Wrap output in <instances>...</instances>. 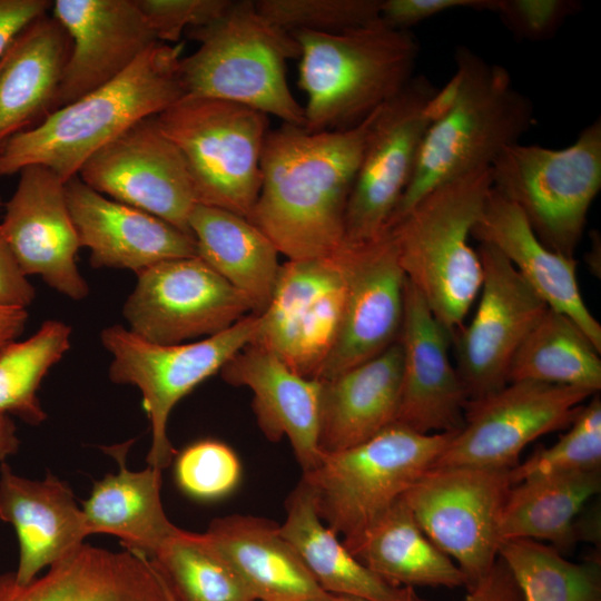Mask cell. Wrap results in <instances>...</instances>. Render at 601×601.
Listing matches in <instances>:
<instances>
[{"label": "cell", "mask_w": 601, "mask_h": 601, "mask_svg": "<svg viewBox=\"0 0 601 601\" xmlns=\"http://www.w3.org/2000/svg\"><path fill=\"white\" fill-rule=\"evenodd\" d=\"M505 563L522 601H601L597 562L574 563L550 545L530 539L501 542Z\"/></svg>", "instance_id": "cell-37"}, {"label": "cell", "mask_w": 601, "mask_h": 601, "mask_svg": "<svg viewBox=\"0 0 601 601\" xmlns=\"http://www.w3.org/2000/svg\"><path fill=\"white\" fill-rule=\"evenodd\" d=\"M225 382L253 392L257 424L272 442L286 436L303 473L315 469L318 446L322 382L292 371L275 355L246 345L220 370Z\"/></svg>", "instance_id": "cell-25"}, {"label": "cell", "mask_w": 601, "mask_h": 601, "mask_svg": "<svg viewBox=\"0 0 601 601\" xmlns=\"http://www.w3.org/2000/svg\"><path fill=\"white\" fill-rule=\"evenodd\" d=\"M169 590V589H168ZM169 597H170V601H176V599L174 598L173 593L170 592L169 590Z\"/></svg>", "instance_id": "cell-50"}, {"label": "cell", "mask_w": 601, "mask_h": 601, "mask_svg": "<svg viewBox=\"0 0 601 601\" xmlns=\"http://www.w3.org/2000/svg\"><path fill=\"white\" fill-rule=\"evenodd\" d=\"M187 35L199 47L180 59L185 96L240 104L304 127V108L286 79V63L299 58V45L265 18L253 0L231 1L219 18Z\"/></svg>", "instance_id": "cell-6"}, {"label": "cell", "mask_w": 601, "mask_h": 601, "mask_svg": "<svg viewBox=\"0 0 601 601\" xmlns=\"http://www.w3.org/2000/svg\"><path fill=\"white\" fill-rule=\"evenodd\" d=\"M318 601H367L361 598L348 597V595H338V594H326ZM463 601H477L475 598L466 595Z\"/></svg>", "instance_id": "cell-49"}, {"label": "cell", "mask_w": 601, "mask_h": 601, "mask_svg": "<svg viewBox=\"0 0 601 601\" xmlns=\"http://www.w3.org/2000/svg\"><path fill=\"white\" fill-rule=\"evenodd\" d=\"M571 428L550 447H540L510 470L511 484L532 475L598 470L601 466V400L582 406Z\"/></svg>", "instance_id": "cell-39"}, {"label": "cell", "mask_w": 601, "mask_h": 601, "mask_svg": "<svg viewBox=\"0 0 601 601\" xmlns=\"http://www.w3.org/2000/svg\"><path fill=\"white\" fill-rule=\"evenodd\" d=\"M347 295L339 332L318 381L328 380L385 351L398 339L406 277L392 239L344 244Z\"/></svg>", "instance_id": "cell-20"}, {"label": "cell", "mask_w": 601, "mask_h": 601, "mask_svg": "<svg viewBox=\"0 0 601 601\" xmlns=\"http://www.w3.org/2000/svg\"><path fill=\"white\" fill-rule=\"evenodd\" d=\"M49 0H0V56L29 22L51 10Z\"/></svg>", "instance_id": "cell-46"}, {"label": "cell", "mask_w": 601, "mask_h": 601, "mask_svg": "<svg viewBox=\"0 0 601 601\" xmlns=\"http://www.w3.org/2000/svg\"><path fill=\"white\" fill-rule=\"evenodd\" d=\"M181 48V43H155L115 80L13 137L0 152V179L30 165L51 169L65 183L77 176L102 146L185 96Z\"/></svg>", "instance_id": "cell-2"}, {"label": "cell", "mask_w": 601, "mask_h": 601, "mask_svg": "<svg viewBox=\"0 0 601 601\" xmlns=\"http://www.w3.org/2000/svg\"><path fill=\"white\" fill-rule=\"evenodd\" d=\"M588 390L536 382L508 383L470 400L464 423L433 466H476L511 470L535 439L570 425L593 396Z\"/></svg>", "instance_id": "cell-15"}, {"label": "cell", "mask_w": 601, "mask_h": 601, "mask_svg": "<svg viewBox=\"0 0 601 601\" xmlns=\"http://www.w3.org/2000/svg\"><path fill=\"white\" fill-rule=\"evenodd\" d=\"M401 372L397 339L377 356L321 381L318 446L323 454L363 443L395 423Z\"/></svg>", "instance_id": "cell-28"}, {"label": "cell", "mask_w": 601, "mask_h": 601, "mask_svg": "<svg viewBox=\"0 0 601 601\" xmlns=\"http://www.w3.org/2000/svg\"><path fill=\"white\" fill-rule=\"evenodd\" d=\"M283 538L326 593L367 601H425L413 588L382 579L358 561L318 516L314 493L300 477L285 502Z\"/></svg>", "instance_id": "cell-31"}, {"label": "cell", "mask_w": 601, "mask_h": 601, "mask_svg": "<svg viewBox=\"0 0 601 601\" xmlns=\"http://www.w3.org/2000/svg\"><path fill=\"white\" fill-rule=\"evenodd\" d=\"M148 559L176 601H256L205 533L178 529Z\"/></svg>", "instance_id": "cell-36"}, {"label": "cell", "mask_w": 601, "mask_h": 601, "mask_svg": "<svg viewBox=\"0 0 601 601\" xmlns=\"http://www.w3.org/2000/svg\"><path fill=\"white\" fill-rule=\"evenodd\" d=\"M579 7L572 0H497L494 12L515 36L536 41L551 38Z\"/></svg>", "instance_id": "cell-43"}, {"label": "cell", "mask_w": 601, "mask_h": 601, "mask_svg": "<svg viewBox=\"0 0 601 601\" xmlns=\"http://www.w3.org/2000/svg\"><path fill=\"white\" fill-rule=\"evenodd\" d=\"M599 354L568 316L548 308L514 354L508 383L536 382L597 393L601 388Z\"/></svg>", "instance_id": "cell-35"}, {"label": "cell", "mask_w": 601, "mask_h": 601, "mask_svg": "<svg viewBox=\"0 0 601 601\" xmlns=\"http://www.w3.org/2000/svg\"><path fill=\"white\" fill-rule=\"evenodd\" d=\"M472 236L497 249L546 306L568 316L601 353V325L582 297L575 259L548 248L519 207L493 187Z\"/></svg>", "instance_id": "cell-23"}, {"label": "cell", "mask_w": 601, "mask_h": 601, "mask_svg": "<svg viewBox=\"0 0 601 601\" xmlns=\"http://www.w3.org/2000/svg\"><path fill=\"white\" fill-rule=\"evenodd\" d=\"M349 552L366 568L401 587H465L455 562L423 533L403 496L364 532Z\"/></svg>", "instance_id": "cell-33"}, {"label": "cell", "mask_w": 601, "mask_h": 601, "mask_svg": "<svg viewBox=\"0 0 601 601\" xmlns=\"http://www.w3.org/2000/svg\"><path fill=\"white\" fill-rule=\"evenodd\" d=\"M197 256L244 294L259 315L266 308L280 264L272 240L247 218L196 204L188 220Z\"/></svg>", "instance_id": "cell-32"}, {"label": "cell", "mask_w": 601, "mask_h": 601, "mask_svg": "<svg viewBox=\"0 0 601 601\" xmlns=\"http://www.w3.org/2000/svg\"><path fill=\"white\" fill-rule=\"evenodd\" d=\"M3 205L1 231L26 276L36 275L58 293L81 300L89 294L77 266L80 246L65 193L51 169L30 165Z\"/></svg>", "instance_id": "cell-18"}, {"label": "cell", "mask_w": 601, "mask_h": 601, "mask_svg": "<svg viewBox=\"0 0 601 601\" xmlns=\"http://www.w3.org/2000/svg\"><path fill=\"white\" fill-rule=\"evenodd\" d=\"M130 444L104 447L119 469L95 482L81 510L90 534L115 535L127 550L149 558L179 528L169 521L162 508V471L149 465L142 471L127 467Z\"/></svg>", "instance_id": "cell-30"}, {"label": "cell", "mask_w": 601, "mask_h": 601, "mask_svg": "<svg viewBox=\"0 0 601 601\" xmlns=\"http://www.w3.org/2000/svg\"><path fill=\"white\" fill-rule=\"evenodd\" d=\"M450 100L447 89L414 76L374 112L345 213L344 244H366L386 234L424 135Z\"/></svg>", "instance_id": "cell-10"}, {"label": "cell", "mask_w": 601, "mask_h": 601, "mask_svg": "<svg viewBox=\"0 0 601 601\" xmlns=\"http://www.w3.org/2000/svg\"><path fill=\"white\" fill-rule=\"evenodd\" d=\"M0 521L11 524L19 544L14 580L26 584L90 535L69 485L47 473L30 480L0 464Z\"/></svg>", "instance_id": "cell-26"}, {"label": "cell", "mask_w": 601, "mask_h": 601, "mask_svg": "<svg viewBox=\"0 0 601 601\" xmlns=\"http://www.w3.org/2000/svg\"><path fill=\"white\" fill-rule=\"evenodd\" d=\"M257 10L288 31L338 33L380 21L382 0H256Z\"/></svg>", "instance_id": "cell-40"}, {"label": "cell", "mask_w": 601, "mask_h": 601, "mask_svg": "<svg viewBox=\"0 0 601 601\" xmlns=\"http://www.w3.org/2000/svg\"><path fill=\"white\" fill-rule=\"evenodd\" d=\"M70 338L69 325L47 319L29 338L0 349V412L30 425L47 418L37 392L49 370L70 348Z\"/></svg>", "instance_id": "cell-38"}, {"label": "cell", "mask_w": 601, "mask_h": 601, "mask_svg": "<svg viewBox=\"0 0 601 601\" xmlns=\"http://www.w3.org/2000/svg\"><path fill=\"white\" fill-rule=\"evenodd\" d=\"M492 187L515 204L538 238L573 257L601 188V120L561 149L514 144L491 166Z\"/></svg>", "instance_id": "cell-9"}, {"label": "cell", "mask_w": 601, "mask_h": 601, "mask_svg": "<svg viewBox=\"0 0 601 601\" xmlns=\"http://www.w3.org/2000/svg\"><path fill=\"white\" fill-rule=\"evenodd\" d=\"M250 314L248 298L198 256L138 273L122 307L128 329L159 345L216 335Z\"/></svg>", "instance_id": "cell-14"}, {"label": "cell", "mask_w": 601, "mask_h": 601, "mask_svg": "<svg viewBox=\"0 0 601 601\" xmlns=\"http://www.w3.org/2000/svg\"><path fill=\"white\" fill-rule=\"evenodd\" d=\"M455 433L422 434L393 423L355 446L324 454L302 474L321 520L349 551L364 532L427 471Z\"/></svg>", "instance_id": "cell-7"}, {"label": "cell", "mask_w": 601, "mask_h": 601, "mask_svg": "<svg viewBox=\"0 0 601 601\" xmlns=\"http://www.w3.org/2000/svg\"><path fill=\"white\" fill-rule=\"evenodd\" d=\"M71 39L52 16L24 26L0 56V152L58 109Z\"/></svg>", "instance_id": "cell-27"}, {"label": "cell", "mask_w": 601, "mask_h": 601, "mask_svg": "<svg viewBox=\"0 0 601 601\" xmlns=\"http://www.w3.org/2000/svg\"><path fill=\"white\" fill-rule=\"evenodd\" d=\"M28 319L26 308L0 305V349L17 341Z\"/></svg>", "instance_id": "cell-47"}, {"label": "cell", "mask_w": 601, "mask_h": 601, "mask_svg": "<svg viewBox=\"0 0 601 601\" xmlns=\"http://www.w3.org/2000/svg\"><path fill=\"white\" fill-rule=\"evenodd\" d=\"M204 533L256 601H318L328 594L279 525L267 519L226 515L213 520Z\"/></svg>", "instance_id": "cell-29"}, {"label": "cell", "mask_w": 601, "mask_h": 601, "mask_svg": "<svg viewBox=\"0 0 601 601\" xmlns=\"http://www.w3.org/2000/svg\"><path fill=\"white\" fill-rule=\"evenodd\" d=\"M483 282L475 314L453 337L456 371L469 401L508 384L511 361L549 308L494 247L480 244Z\"/></svg>", "instance_id": "cell-16"}, {"label": "cell", "mask_w": 601, "mask_h": 601, "mask_svg": "<svg viewBox=\"0 0 601 601\" xmlns=\"http://www.w3.org/2000/svg\"><path fill=\"white\" fill-rule=\"evenodd\" d=\"M497 0H382L381 21L393 29L407 30L428 18L454 9L494 12Z\"/></svg>", "instance_id": "cell-44"}, {"label": "cell", "mask_w": 601, "mask_h": 601, "mask_svg": "<svg viewBox=\"0 0 601 601\" xmlns=\"http://www.w3.org/2000/svg\"><path fill=\"white\" fill-rule=\"evenodd\" d=\"M292 35L300 48L298 85L306 95L308 131L362 124L414 77L417 40L381 20L338 33Z\"/></svg>", "instance_id": "cell-5"}, {"label": "cell", "mask_w": 601, "mask_h": 601, "mask_svg": "<svg viewBox=\"0 0 601 601\" xmlns=\"http://www.w3.org/2000/svg\"><path fill=\"white\" fill-rule=\"evenodd\" d=\"M51 14L71 39L58 108L115 80L158 42L136 0H56Z\"/></svg>", "instance_id": "cell-21"}, {"label": "cell", "mask_w": 601, "mask_h": 601, "mask_svg": "<svg viewBox=\"0 0 601 601\" xmlns=\"http://www.w3.org/2000/svg\"><path fill=\"white\" fill-rule=\"evenodd\" d=\"M22 272L0 228V305L27 308L36 289Z\"/></svg>", "instance_id": "cell-45"}, {"label": "cell", "mask_w": 601, "mask_h": 601, "mask_svg": "<svg viewBox=\"0 0 601 601\" xmlns=\"http://www.w3.org/2000/svg\"><path fill=\"white\" fill-rule=\"evenodd\" d=\"M78 176L96 191L191 235L188 220L197 204L191 179L156 116L137 121L102 146Z\"/></svg>", "instance_id": "cell-17"}, {"label": "cell", "mask_w": 601, "mask_h": 601, "mask_svg": "<svg viewBox=\"0 0 601 601\" xmlns=\"http://www.w3.org/2000/svg\"><path fill=\"white\" fill-rule=\"evenodd\" d=\"M347 284L344 245L328 256L288 259L279 266L249 344L295 373L318 380L339 332Z\"/></svg>", "instance_id": "cell-13"}, {"label": "cell", "mask_w": 601, "mask_h": 601, "mask_svg": "<svg viewBox=\"0 0 601 601\" xmlns=\"http://www.w3.org/2000/svg\"><path fill=\"white\" fill-rule=\"evenodd\" d=\"M491 188V167L476 169L427 191L387 229L406 279L451 338L482 286L481 258L469 238Z\"/></svg>", "instance_id": "cell-3"}, {"label": "cell", "mask_w": 601, "mask_h": 601, "mask_svg": "<svg viewBox=\"0 0 601 601\" xmlns=\"http://www.w3.org/2000/svg\"><path fill=\"white\" fill-rule=\"evenodd\" d=\"M186 162L197 204L249 218L269 117L247 106L184 96L156 116Z\"/></svg>", "instance_id": "cell-8"}, {"label": "cell", "mask_w": 601, "mask_h": 601, "mask_svg": "<svg viewBox=\"0 0 601 601\" xmlns=\"http://www.w3.org/2000/svg\"><path fill=\"white\" fill-rule=\"evenodd\" d=\"M174 473L178 487L186 495L208 502L229 495L238 486L242 465L227 444L201 440L177 454Z\"/></svg>", "instance_id": "cell-41"}, {"label": "cell", "mask_w": 601, "mask_h": 601, "mask_svg": "<svg viewBox=\"0 0 601 601\" xmlns=\"http://www.w3.org/2000/svg\"><path fill=\"white\" fill-rule=\"evenodd\" d=\"M374 112L344 130L283 124L268 131L248 220L288 259L328 256L344 245L345 213Z\"/></svg>", "instance_id": "cell-1"}, {"label": "cell", "mask_w": 601, "mask_h": 601, "mask_svg": "<svg viewBox=\"0 0 601 601\" xmlns=\"http://www.w3.org/2000/svg\"><path fill=\"white\" fill-rule=\"evenodd\" d=\"M20 441L11 415L0 412V464L18 452Z\"/></svg>", "instance_id": "cell-48"}, {"label": "cell", "mask_w": 601, "mask_h": 601, "mask_svg": "<svg viewBox=\"0 0 601 601\" xmlns=\"http://www.w3.org/2000/svg\"><path fill=\"white\" fill-rule=\"evenodd\" d=\"M510 470L433 466L403 494L423 533L450 556L471 591L499 559Z\"/></svg>", "instance_id": "cell-12"}, {"label": "cell", "mask_w": 601, "mask_h": 601, "mask_svg": "<svg viewBox=\"0 0 601 601\" xmlns=\"http://www.w3.org/2000/svg\"><path fill=\"white\" fill-rule=\"evenodd\" d=\"M600 487V469L523 479L509 490L500 521L501 542L546 540L559 551L570 548L578 533L575 519Z\"/></svg>", "instance_id": "cell-34"}, {"label": "cell", "mask_w": 601, "mask_h": 601, "mask_svg": "<svg viewBox=\"0 0 601 601\" xmlns=\"http://www.w3.org/2000/svg\"><path fill=\"white\" fill-rule=\"evenodd\" d=\"M3 205H4V203H2L1 199H0V211L3 209Z\"/></svg>", "instance_id": "cell-51"}, {"label": "cell", "mask_w": 601, "mask_h": 601, "mask_svg": "<svg viewBox=\"0 0 601 601\" xmlns=\"http://www.w3.org/2000/svg\"><path fill=\"white\" fill-rule=\"evenodd\" d=\"M158 42H178L184 31L210 23L231 0H136Z\"/></svg>", "instance_id": "cell-42"}, {"label": "cell", "mask_w": 601, "mask_h": 601, "mask_svg": "<svg viewBox=\"0 0 601 601\" xmlns=\"http://www.w3.org/2000/svg\"><path fill=\"white\" fill-rule=\"evenodd\" d=\"M257 324L258 315L250 314L216 335L175 345L150 343L121 325L102 329L101 344L111 355L110 381L141 392L151 425L149 466L162 471L176 453L167 434L175 405L248 345Z\"/></svg>", "instance_id": "cell-11"}, {"label": "cell", "mask_w": 601, "mask_h": 601, "mask_svg": "<svg viewBox=\"0 0 601 601\" xmlns=\"http://www.w3.org/2000/svg\"><path fill=\"white\" fill-rule=\"evenodd\" d=\"M455 63L452 101L427 128L390 225L436 186L491 167L534 122L532 101L504 67L465 47L456 49Z\"/></svg>", "instance_id": "cell-4"}, {"label": "cell", "mask_w": 601, "mask_h": 601, "mask_svg": "<svg viewBox=\"0 0 601 601\" xmlns=\"http://www.w3.org/2000/svg\"><path fill=\"white\" fill-rule=\"evenodd\" d=\"M65 193L80 246L89 249L93 267L137 275L164 260L197 256L191 235L96 191L78 175L65 184Z\"/></svg>", "instance_id": "cell-22"}, {"label": "cell", "mask_w": 601, "mask_h": 601, "mask_svg": "<svg viewBox=\"0 0 601 601\" xmlns=\"http://www.w3.org/2000/svg\"><path fill=\"white\" fill-rule=\"evenodd\" d=\"M398 342L402 372L395 423L422 434L456 433L469 397L450 358V333L406 279Z\"/></svg>", "instance_id": "cell-19"}, {"label": "cell", "mask_w": 601, "mask_h": 601, "mask_svg": "<svg viewBox=\"0 0 601 601\" xmlns=\"http://www.w3.org/2000/svg\"><path fill=\"white\" fill-rule=\"evenodd\" d=\"M0 601H170L148 556L81 544L26 584L0 575Z\"/></svg>", "instance_id": "cell-24"}]
</instances>
